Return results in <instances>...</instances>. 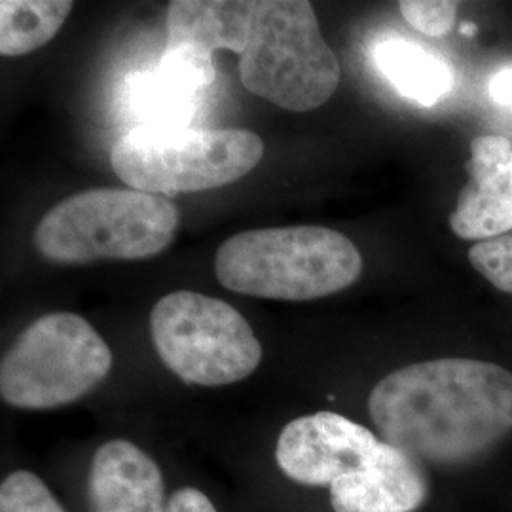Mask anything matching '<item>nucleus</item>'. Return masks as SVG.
I'll return each mask as SVG.
<instances>
[{
    "label": "nucleus",
    "mask_w": 512,
    "mask_h": 512,
    "mask_svg": "<svg viewBox=\"0 0 512 512\" xmlns=\"http://www.w3.org/2000/svg\"><path fill=\"white\" fill-rule=\"evenodd\" d=\"M469 262L495 289L512 294V232L471 247Z\"/></svg>",
    "instance_id": "a211bd4d"
},
{
    "label": "nucleus",
    "mask_w": 512,
    "mask_h": 512,
    "mask_svg": "<svg viewBox=\"0 0 512 512\" xmlns=\"http://www.w3.org/2000/svg\"><path fill=\"white\" fill-rule=\"evenodd\" d=\"M490 95L495 103L512 107V67L501 69L490 78Z\"/></svg>",
    "instance_id": "412c9836"
},
{
    "label": "nucleus",
    "mask_w": 512,
    "mask_h": 512,
    "mask_svg": "<svg viewBox=\"0 0 512 512\" xmlns=\"http://www.w3.org/2000/svg\"><path fill=\"white\" fill-rule=\"evenodd\" d=\"M133 103L139 112L150 120L147 126H177V122L192 118L194 93L164 78L156 69L141 74L133 84ZM143 114V116H145Z\"/></svg>",
    "instance_id": "2eb2a0df"
},
{
    "label": "nucleus",
    "mask_w": 512,
    "mask_h": 512,
    "mask_svg": "<svg viewBox=\"0 0 512 512\" xmlns=\"http://www.w3.org/2000/svg\"><path fill=\"white\" fill-rule=\"evenodd\" d=\"M399 8L403 18L427 37L448 35L458 14V2L448 0H404Z\"/></svg>",
    "instance_id": "6ab92c4d"
},
{
    "label": "nucleus",
    "mask_w": 512,
    "mask_h": 512,
    "mask_svg": "<svg viewBox=\"0 0 512 512\" xmlns=\"http://www.w3.org/2000/svg\"><path fill=\"white\" fill-rule=\"evenodd\" d=\"M469 183L461 190L450 228L461 239L490 241L512 232V143L503 135H480L465 164Z\"/></svg>",
    "instance_id": "1a4fd4ad"
},
{
    "label": "nucleus",
    "mask_w": 512,
    "mask_h": 512,
    "mask_svg": "<svg viewBox=\"0 0 512 512\" xmlns=\"http://www.w3.org/2000/svg\"><path fill=\"white\" fill-rule=\"evenodd\" d=\"M112 366L107 342L74 313L38 317L18 336L0 363L4 403L50 410L74 403L101 384Z\"/></svg>",
    "instance_id": "423d86ee"
},
{
    "label": "nucleus",
    "mask_w": 512,
    "mask_h": 512,
    "mask_svg": "<svg viewBox=\"0 0 512 512\" xmlns=\"http://www.w3.org/2000/svg\"><path fill=\"white\" fill-rule=\"evenodd\" d=\"M88 497L92 512H165L158 463L129 440H110L93 454Z\"/></svg>",
    "instance_id": "9b49d317"
},
{
    "label": "nucleus",
    "mask_w": 512,
    "mask_h": 512,
    "mask_svg": "<svg viewBox=\"0 0 512 512\" xmlns=\"http://www.w3.org/2000/svg\"><path fill=\"white\" fill-rule=\"evenodd\" d=\"M0 512H65V509L37 475L16 471L2 480Z\"/></svg>",
    "instance_id": "f3484780"
},
{
    "label": "nucleus",
    "mask_w": 512,
    "mask_h": 512,
    "mask_svg": "<svg viewBox=\"0 0 512 512\" xmlns=\"http://www.w3.org/2000/svg\"><path fill=\"white\" fill-rule=\"evenodd\" d=\"M340 63L306 0H255L249 42L239 55L243 86L277 107L308 112L340 84Z\"/></svg>",
    "instance_id": "20e7f679"
},
{
    "label": "nucleus",
    "mask_w": 512,
    "mask_h": 512,
    "mask_svg": "<svg viewBox=\"0 0 512 512\" xmlns=\"http://www.w3.org/2000/svg\"><path fill=\"white\" fill-rule=\"evenodd\" d=\"M215 272L232 293L302 302L351 287L363 256L351 239L323 226L264 228L226 239Z\"/></svg>",
    "instance_id": "f03ea898"
},
{
    "label": "nucleus",
    "mask_w": 512,
    "mask_h": 512,
    "mask_svg": "<svg viewBox=\"0 0 512 512\" xmlns=\"http://www.w3.org/2000/svg\"><path fill=\"white\" fill-rule=\"evenodd\" d=\"M69 0H2L0 54L16 57L48 44L73 10Z\"/></svg>",
    "instance_id": "4468645a"
},
{
    "label": "nucleus",
    "mask_w": 512,
    "mask_h": 512,
    "mask_svg": "<svg viewBox=\"0 0 512 512\" xmlns=\"http://www.w3.org/2000/svg\"><path fill=\"white\" fill-rule=\"evenodd\" d=\"M179 211L141 190L93 188L54 205L38 222V253L59 264L141 260L171 245Z\"/></svg>",
    "instance_id": "7ed1b4c3"
},
{
    "label": "nucleus",
    "mask_w": 512,
    "mask_h": 512,
    "mask_svg": "<svg viewBox=\"0 0 512 512\" xmlns=\"http://www.w3.org/2000/svg\"><path fill=\"white\" fill-rule=\"evenodd\" d=\"M461 33H463V35H467V37H473L476 33V27L473 23H465V25L461 27Z\"/></svg>",
    "instance_id": "4be33fe9"
},
{
    "label": "nucleus",
    "mask_w": 512,
    "mask_h": 512,
    "mask_svg": "<svg viewBox=\"0 0 512 512\" xmlns=\"http://www.w3.org/2000/svg\"><path fill=\"white\" fill-rule=\"evenodd\" d=\"M429 494L418 459L380 440L363 469L330 486L334 512H414Z\"/></svg>",
    "instance_id": "9d476101"
},
{
    "label": "nucleus",
    "mask_w": 512,
    "mask_h": 512,
    "mask_svg": "<svg viewBox=\"0 0 512 512\" xmlns=\"http://www.w3.org/2000/svg\"><path fill=\"white\" fill-rule=\"evenodd\" d=\"M380 439L334 412H317L289 421L279 433L275 459L279 469L304 486H332L363 469Z\"/></svg>",
    "instance_id": "6e6552de"
},
{
    "label": "nucleus",
    "mask_w": 512,
    "mask_h": 512,
    "mask_svg": "<svg viewBox=\"0 0 512 512\" xmlns=\"http://www.w3.org/2000/svg\"><path fill=\"white\" fill-rule=\"evenodd\" d=\"M156 71L194 95L211 86L215 80L213 54L192 44L165 46Z\"/></svg>",
    "instance_id": "dca6fc26"
},
{
    "label": "nucleus",
    "mask_w": 512,
    "mask_h": 512,
    "mask_svg": "<svg viewBox=\"0 0 512 512\" xmlns=\"http://www.w3.org/2000/svg\"><path fill=\"white\" fill-rule=\"evenodd\" d=\"M368 412L384 442L437 467H465L512 433V372L476 359H433L378 382Z\"/></svg>",
    "instance_id": "f257e3e1"
},
{
    "label": "nucleus",
    "mask_w": 512,
    "mask_h": 512,
    "mask_svg": "<svg viewBox=\"0 0 512 512\" xmlns=\"http://www.w3.org/2000/svg\"><path fill=\"white\" fill-rule=\"evenodd\" d=\"M262 158L264 143L253 131L184 126L131 129L110 154L120 181L156 196L202 192L236 183Z\"/></svg>",
    "instance_id": "39448f33"
},
{
    "label": "nucleus",
    "mask_w": 512,
    "mask_h": 512,
    "mask_svg": "<svg viewBox=\"0 0 512 512\" xmlns=\"http://www.w3.org/2000/svg\"><path fill=\"white\" fill-rule=\"evenodd\" d=\"M165 512H217L207 495L196 488H181L169 497Z\"/></svg>",
    "instance_id": "aec40b11"
},
{
    "label": "nucleus",
    "mask_w": 512,
    "mask_h": 512,
    "mask_svg": "<svg viewBox=\"0 0 512 512\" xmlns=\"http://www.w3.org/2000/svg\"><path fill=\"white\" fill-rule=\"evenodd\" d=\"M372 59L397 92L421 107L437 105L454 90L452 63L418 42L387 35L374 44Z\"/></svg>",
    "instance_id": "ddd939ff"
},
{
    "label": "nucleus",
    "mask_w": 512,
    "mask_h": 512,
    "mask_svg": "<svg viewBox=\"0 0 512 512\" xmlns=\"http://www.w3.org/2000/svg\"><path fill=\"white\" fill-rule=\"evenodd\" d=\"M255 0H177L167 8V46L192 44L207 52L243 54Z\"/></svg>",
    "instance_id": "f8f14e48"
},
{
    "label": "nucleus",
    "mask_w": 512,
    "mask_h": 512,
    "mask_svg": "<svg viewBox=\"0 0 512 512\" xmlns=\"http://www.w3.org/2000/svg\"><path fill=\"white\" fill-rule=\"evenodd\" d=\"M150 334L164 365L186 384H236L262 361L247 319L207 294L177 291L160 298L150 311Z\"/></svg>",
    "instance_id": "0eeeda50"
}]
</instances>
